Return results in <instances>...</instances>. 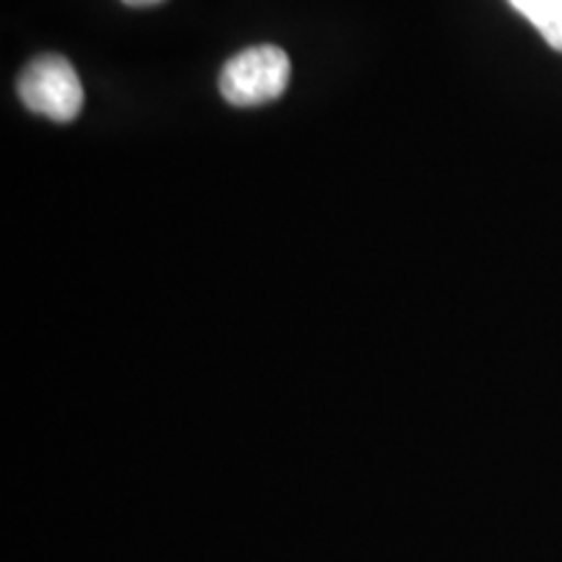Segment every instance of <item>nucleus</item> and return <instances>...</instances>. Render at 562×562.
<instances>
[{"mask_svg": "<svg viewBox=\"0 0 562 562\" xmlns=\"http://www.w3.org/2000/svg\"><path fill=\"white\" fill-rule=\"evenodd\" d=\"M24 108L50 117L55 123H70L83 108V87L79 74L63 55L47 53L26 63L16 81Z\"/></svg>", "mask_w": 562, "mask_h": 562, "instance_id": "obj_2", "label": "nucleus"}, {"mask_svg": "<svg viewBox=\"0 0 562 562\" xmlns=\"http://www.w3.org/2000/svg\"><path fill=\"white\" fill-rule=\"evenodd\" d=\"M125 5H133V9H146V5H157L161 0H123Z\"/></svg>", "mask_w": 562, "mask_h": 562, "instance_id": "obj_4", "label": "nucleus"}, {"mask_svg": "<svg viewBox=\"0 0 562 562\" xmlns=\"http://www.w3.org/2000/svg\"><path fill=\"white\" fill-rule=\"evenodd\" d=\"M292 63L277 45H256L232 55L220 74L222 97L235 108H256L284 94Z\"/></svg>", "mask_w": 562, "mask_h": 562, "instance_id": "obj_1", "label": "nucleus"}, {"mask_svg": "<svg viewBox=\"0 0 562 562\" xmlns=\"http://www.w3.org/2000/svg\"><path fill=\"white\" fill-rule=\"evenodd\" d=\"M508 3L537 26L552 50L562 53V0H508Z\"/></svg>", "mask_w": 562, "mask_h": 562, "instance_id": "obj_3", "label": "nucleus"}]
</instances>
